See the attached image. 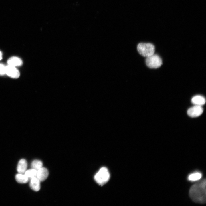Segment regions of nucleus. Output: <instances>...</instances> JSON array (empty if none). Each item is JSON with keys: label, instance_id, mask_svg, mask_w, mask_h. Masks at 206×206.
Segmentation results:
<instances>
[{"label": "nucleus", "instance_id": "obj_1", "mask_svg": "<svg viewBox=\"0 0 206 206\" xmlns=\"http://www.w3.org/2000/svg\"><path fill=\"white\" fill-rule=\"evenodd\" d=\"M206 183V180L205 179L191 187L189 191V195L193 201L201 204L205 203Z\"/></svg>", "mask_w": 206, "mask_h": 206}, {"label": "nucleus", "instance_id": "obj_2", "mask_svg": "<svg viewBox=\"0 0 206 206\" xmlns=\"http://www.w3.org/2000/svg\"><path fill=\"white\" fill-rule=\"evenodd\" d=\"M137 49L141 55L146 57L154 54L155 50L154 45L149 43H140L137 45Z\"/></svg>", "mask_w": 206, "mask_h": 206}, {"label": "nucleus", "instance_id": "obj_3", "mask_svg": "<svg viewBox=\"0 0 206 206\" xmlns=\"http://www.w3.org/2000/svg\"><path fill=\"white\" fill-rule=\"evenodd\" d=\"M110 175L107 169L105 167L101 168L94 177L96 182L99 185H103L109 179Z\"/></svg>", "mask_w": 206, "mask_h": 206}, {"label": "nucleus", "instance_id": "obj_4", "mask_svg": "<svg viewBox=\"0 0 206 206\" xmlns=\"http://www.w3.org/2000/svg\"><path fill=\"white\" fill-rule=\"evenodd\" d=\"M146 64L148 67L156 68L160 67L162 64V61L160 57L154 54L146 57Z\"/></svg>", "mask_w": 206, "mask_h": 206}, {"label": "nucleus", "instance_id": "obj_5", "mask_svg": "<svg viewBox=\"0 0 206 206\" xmlns=\"http://www.w3.org/2000/svg\"><path fill=\"white\" fill-rule=\"evenodd\" d=\"M203 111V110L202 106L195 105L188 109L187 114L190 117H196L201 115Z\"/></svg>", "mask_w": 206, "mask_h": 206}, {"label": "nucleus", "instance_id": "obj_6", "mask_svg": "<svg viewBox=\"0 0 206 206\" xmlns=\"http://www.w3.org/2000/svg\"><path fill=\"white\" fill-rule=\"evenodd\" d=\"M5 74L10 77L17 78L20 76V72L15 67L8 65L6 66Z\"/></svg>", "mask_w": 206, "mask_h": 206}, {"label": "nucleus", "instance_id": "obj_7", "mask_svg": "<svg viewBox=\"0 0 206 206\" xmlns=\"http://www.w3.org/2000/svg\"><path fill=\"white\" fill-rule=\"evenodd\" d=\"M48 171L45 168L42 167L37 171V177L41 181H45L48 175Z\"/></svg>", "mask_w": 206, "mask_h": 206}, {"label": "nucleus", "instance_id": "obj_8", "mask_svg": "<svg viewBox=\"0 0 206 206\" xmlns=\"http://www.w3.org/2000/svg\"><path fill=\"white\" fill-rule=\"evenodd\" d=\"M27 163L26 160L24 159H20L18 162L17 167V171L19 173H24L27 169Z\"/></svg>", "mask_w": 206, "mask_h": 206}, {"label": "nucleus", "instance_id": "obj_9", "mask_svg": "<svg viewBox=\"0 0 206 206\" xmlns=\"http://www.w3.org/2000/svg\"><path fill=\"white\" fill-rule=\"evenodd\" d=\"M191 102L195 105L202 106L205 104L206 100L202 96L197 95L193 96L192 98Z\"/></svg>", "mask_w": 206, "mask_h": 206}, {"label": "nucleus", "instance_id": "obj_10", "mask_svg": "<svg viewBox=\"0 0 206 206\" xmlns=\"http://www.w3.org/2000/svg\"><path fill=\"white\" fill-rule=\"evenodd\" d=\"M8 65L16 67L21 66L23 64V62L20 58L16 57L13 56L7 60Z\"/></svg>", "mask_w": 206, "mask_h": 206}, {"label": "nucleus", "instance_id": "obj_11", "mask_svg": "<svg viewBox=\"0 0 206 206\" xmlns=\"http://www.w3.org/2000/svg\"><path fill=\"white\" fill-rule=\"evenodd\" d=\"M40 182L37 177L32 178L30 183V187L35 191H38L40 188Z\"/></svg>", "mask_w": 206, "mask_h": 206}, {"label": "nucleus", "instance_id": "obj_12", "mask_svg": "<svg viewBox=\"0 0 206 206\" xmlns=\"http://www.w3.org/2000/svg\"><path fill=\"white\" fill-rule=\"evenodd\" d=\"M15 178L16 181L20 183H26L29 180L28 177L25 174L19 173L16 175Z\"/></svg>", "mask_w": 206, "mask_h": 206}, {"label": "nucleus", "instance_id": "obj_13", "mask_svg": "<svg viewBox=\"0 0 206 206\" xmlns=\"http://www.w3.org/2000/svg\"><path fill=\"white\" fill-rule=\"evenodd\" d=\"M202 176L201 173L195 172L190 174L188 177L189 180L191 181H195L200 179Z\"/></svg>", "mask_w": 206, "mask_h": 206}, {"label": "nucleus", "instance_id": "obj_14", "mask_svg": "<svg viewBox=\"0 0 206 206\" xmlns=\"http://www.w3.org/2000/svg\"><path fill=\"white\" fill-rule=\"evenodd\" d=\"M37 171L32 169L26 171L24 174L27 176L28 179H30L32 178L37 177Z\"/></svg>", "mask_w": 206, "mask_h": 206}, {"label": "nucleus", "instance_id": "obj_15", "mask_svg": "<svg viewBox=\"0 0 206 206\" xmlns=\"http://www.w3.org/2000/svg\"><path fill=\"white\" fill-rule=\"evenodd\" d=\"M43 163L40 160H35L32 161L31 163V166L32 169L37 171L42 167Z\"/></svg>", "mask_w": 206, "mask_h": 206}, {"label": "nucleus", "instance_id": "obj_16", "mask_svg": "<svg viewBox=\"0 0 206 206\" xmlns=\"http://www.w3.org/2000/svg\"><path fill=\"white\" fill-rule=\"evenodd\" d=\"M6 66L3 64L0 63V76L5 74Z\"/></svg>", "mask_w": 206, "mask_h": 206}, {"label": "nucleus", "instance_id": "obj_17", "mask_svg": "<svg viewBox=\"0 0 206 206\" xmlns=\"http://www.w3.org/2000/svg\"><path fill=\"white\" fill-rule=\"evenodd\" d=\"M2 58V54L1 52L0 51V60Z\"/></svg>", "mask_w": 206, "mask_h": 206}]
</instances>
